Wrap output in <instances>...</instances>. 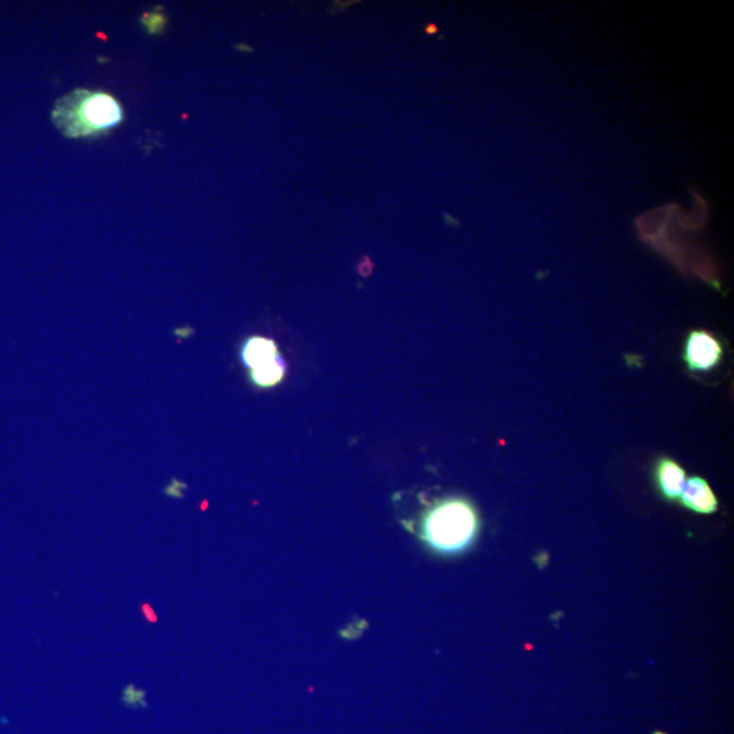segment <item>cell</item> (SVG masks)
Listing matches in <instances>:
<instances>
[{"label": "cell", "instance_id": "obj_9", "mask_svg": "<svg viewBox=\"0 0 734 734\" xmlns=\"http://www.w3.org/2000/svg\"><path fill=\"white\" fill-rule=\"evenodd\" d=\"M143 616H145V619L149 623H157L158 622V616L155 614L154 609L150 607L149 604H143L141 608Z\"/></svg>", "mask_w": 734, "mask_h": 734}, {"label": "cell", "instance_id": "obj_5", "mask_svg": "<svg viewBox=\"0 0 734 734\" xmlns=\"http://www.w3.org/2000/svg\"><path fill=\"white\" fill-rule=\"evenodd\" d=\"M281 357L278 347L270 339L253 336L245 342L241 350V359L249 369L257 370L278 361Z\"/></svg>", "mask_w": 734, "mask_h": 734}, {"label": "cell", "instance_id": "obj_6", "mask_svg": "<svg viewBox=\"0 0 734 734\" xmlns=\"http://www.w3.org/2000/svg\"><path fill=\"white\" fill-rule=\"evenodd\" d=\"M656 482L661 494L675 501L686 483V472L676 461L661 459L656 465Z\"/></svg>", "mask_w": 734, "mask_h": 734}, {"label": "cell", "instance_id": "obj_10", "mask_svg": "<svg viewBox=\"0 0 734 734\" xmlns=\"http://www.w3.org/2000/svg\"><path fill=\"white\" fill-rule=\"evenodd\" d=\"M426 32L427 33H435V32H437V28H435L434 25L427 26Z\"/></svg>", "mask_w": 734, "mask_h": 734}, {"label": "cell", "instance_id": "obj_4", "mask_svg": "<svg viewBox=\"0 0 734 734\" xmlns=\"http://www.w3.org/2000/svg\"><path fill=\"white\" fill-rule=\"evenodd\" d=\"M681 502L687 509L699 514L717 512L718 501L709 483L705 479L695 476L684 483L680 494Z\"/></svg>", "mask_w": 734, "mask_h": 734}, {"label": "cell", "instance_id": "obj_8", "mask_svg": "<svg viewBox=\"0 0 734 734\" xmlns=\"http://www.w3.org/2000/svg\"><path fill=\"white\" fill-rule=\"evenodd\" d=\"M181 490H185V484L180 483L179 480L173 479L172 483L165 488V494L170 498H181L183 497Z\"/></svg>", "mask_w": 734, "mask_h": 734}, {"label": "cell", "instance_id": "obj_7", "mask_svg": "<svg viewBox=\"0 0 734 734\" xmlns=\"http://www.w3.org/2000/svg\"><path fill=\"white\" fill-rule=\"evenodd\" d=\"M285 369V362H283L282 358H279L278 361L272 362L271 365L252 370L251 378L257 387H275L276 384L282 381L283 376H285Z\"/></svg>", "mask_w": 734, "mask_h": 734}, {"label": "cell", "instance_id": "obj_2", "mask_svg": "<svg viewBox=\"0 0 734 734\" xmlns=\"http://www.w3.org/2000/svg\"><path fill=\"white\" fill-rule=\"evenodd\" d=\"M478 533V516L464 499H448L438 503L423 521V539L441 554H457L474 541Z\"/></svg>", "mask_w": 734, "mask_h": 734}, {"label": "cell", "instance_id": "obj_3", "mask_svg": "<svg viewBox=\"0 0 734 734\" xmlns=\"http://www.w3.org/2000/svg\"><path fill=\"white\" fill-rule=\"evenodd\" d=\"M724 348L714 335L694 331L688 335L684 348V361L692 372H710L720 365Z\"/></svg>", "mask_w": 734, "mask_h": 734}, {"label": "cell", "instance_id": "obj_1", "mask_svg": "<svg viewBox=\"0 0 734 734\" xmlns=\"http://www.w3.org/2000/svg\"><path fill=\"white\" fill-rule=\"evenodd\" d=\"M123 120V109L111 94L74 90L56 102L52 121L67 138L108 134Z\"/></svg>", "mask_w": 734, "mask_h": 734}]
</instances>
